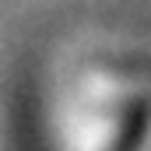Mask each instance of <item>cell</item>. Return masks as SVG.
<instances>
[{
	"instance_id": "obj_1",
	"label": "cell",
	"mask_w": 151,
	"mask_h": 151,
	"mask_svg": "<svg viewBox=\"0 0 151 151\" xmlns=\"http://www.w3.org/2000/svg\"><path fill=\"white\" fill-rule=\"evenodd\" d=\"M148 123H151V102H137L123 119V130H119V141L113 151H137L148 134Z\"/></svg>"
}]
</instances>
